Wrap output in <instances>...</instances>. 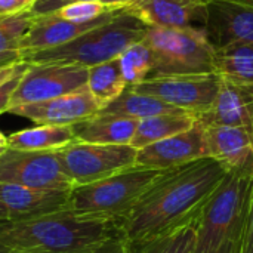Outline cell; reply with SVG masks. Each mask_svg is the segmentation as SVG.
Instances as JSON below:
<instances>
[{
    "instance_id": "obj_1",
    "label": "cell",
    "mask_w": 253,
    "mask_h": 253,
    "mask_svg": "<svg viewBox=\"0 0 253 253\" xmlns=\"http://www.w3.org/2000/svg\"><path fill=\"white\" fill-rule=\"evenodd\" d=\"M225 175L211 157L165 170L120 221V237L132 246L199 218Z\"/></svg>"
},
{
    "instance_id": "obj_2",
    "label": "cell",
    "mask_w": 253,
    "mask_h": 253,
    "mask_svg": "<svg viewBox=\"0 0 253 253\" xmlns=\"http://www.w3.org/2000/svg\"><path fill=\"white\" fill-rule=\"evenodd\" d=\"M116 236H120L116 222L82 218L68 209L0 222V242L21 253H93Z\"/></svg>"
},
{
    "instance_id": "obj_3",
    "label": "cell",
    "mask_w": 253,
    "mask_h": 253,
    "mask_svg": "<svg viewBox=\"0 0 253 253\" xmlns=\"http://www.w3.org/2000/svg\"><path fill=\"white\" fill-rule=\"evenodd\" d=\"M148 25L132 13L120 12L107 24L95 27L80 37L52 49L21 52L28 64H77L86 68L119 58L129 46L144 40Z\"/></svg>"
},
{
    "instance_id": "obj_4",
    "label": "cell",
    "mask_w": 253,
    "mask_h": 253,
    "mask_svg": "<svg viewBox=\"0 0 253 253\" xmlns=\"http://www.w3.org/2000/svg\"><path fill=\"white\" fill-rule=\"evenodd\" d=\"M163 172L132 166L105 179L73 187L68 211L82 218L110 221L119 225Z\"/></svg>"
},
{
    "instance_id": "obj_5",
    "label": "cell",
    "mask_w": 253,
    "mask_h": 253,
    "mask_svg": "<svg viewBox=\"0 0 253 253\" xmlns=\"http://www.w3.org/2000/svg\"><path fill=\"white\" fill-rule=\"evenodd\" d=\"M144 43L153 59L148 79L213 73L215 47L203 28L148 27Z\"/></svg>"
},
{
    "instance_id": "obj_6",
    "label": "cell",
    "mask_w": 253,
    "mask_h": 253,
    "mask_svg": "<svg viewBox=\"0 0 253 253\" xmlns=\"http://www.w3.org/2000/svg\"><path fill=\"white\" fill-rule=\"evenodd\" d=\"M253 172H230L208 200L197 219L194 253H216L245 222Z\"/></svg>"
},
{
    "instance_id": "obj_7",
    "label": "cell",
    "mask_w": 253,
    "mask_h": 253,
    "mask_svg": "<svg viewBox=\"0 0 253 253\" xmlns=\"http://www.w3.org/2000/svg\"><path fill=\"white\" fill-rule=\"evenodd\" d=\"M73 187L92 184L136 166L138 150L130 145H101L74 141L58 150Z\"/></svg>"
},
{
    "instance_id": "obj_8",
    "label": "cell",
    "mask_w": 253,
    "mask_h": 253,
    "mask_svg": "<svg viewBox=\"0 0 253 253\" xmlns=\"http://www.w3.org/2000/svg\"><path fill=\"white\" fill-rule=\"evenodd\" d=\"M0 184L39 190H71L58 151H22L6 148L0 156Z\"/></svg>"
},
{
    "instance_id": "obj_9",
    "label": "cell",
    "mask_w": 253,
    "mask_h": 253,
    "mask_svg": "<svg viewBox=\"0 0 253 253\" xmlns=\"http://www.w3.org/2000/svg\"><path fill=\"white\" fill-rule=\"evenodd\" d=\"M132 89L199 117L213 105L221 89V79L215 73L156 77L147 79Z\"/></svg>"
},
{
    "instance_id": "obj_10",
    "label": "cell",
    "mask_w": 253,
    "mask_h": 253,
    "mask_svg": "<svg viewBox=\"0 0 253 253\" xmlns=\"http://www.w3.org/2000/svg\"><path fill=\"white\" fill-rule=\"evenodd\" d=\"M87 71L89 68L77 64H30L10 99L9 110L79 90L87 86Z\"/></svg>"
},
{
    "instance_id": "obj_11",
    "label": "cell",
    "mask_w": 253,
    "mask_h": 253,
    "mask_svg": "<svg viewBox=\"0 0 253 253\" xmlns=\"http://www.w3.org/2000/svg\"><path fill=\"white\" fill-rule=\"evenodd\" d=\"M101 111V107L89 92L87 86L71 93L10 108L7 113L28 119L37 125L74 126Z\"/></svg>"
},
{
    "instance_id": "obj_12",
    "label": "cell",
    "mask_w": 253,
    "mask_h": 253,
    "mask_svg": "<svg viewBox=\"0 0 253 253\" xmlns=\"http://www.w3.org/2000/svg\"><path fill=\"white\" fill-rule=\"evenodd\" d=\"M203 30L212 46L253 44V6L239 0H209Z\"/></svg>"
},
{
    "instance_id": "obj_13",
    "label": "cell",
    "mask_w": 253,
    "mask_h": 253,
    "mask_svg": "<svg viewBox=\"0 0 253 253\" xmlns=\"http://www.w3.org/2000/svg\"><path fill=\"white\" fill-rule=\"evenodd\" d=\"M209 157L200 122L178 135L138 150L136 166L169 170L187 163Z\"/></svg>"
},
{
    "instance_id": "obj_14",
    "label": "cell",
    "mask_w": 253,
    "mask_h": 253,
    "mask_svg": "<svg viewBox=\"0 0 253 253\" xmlns=\"http://www.w3.org/2000/svg\"><path fill=\"white\" fill-rule=\"evenodd\" d=\"M208 156L227 173L253 172V132L239 126L202 125Z\"/></svg>"
},
{
    "instance_id": "obj_15",
    "label": "cell",
    "mask_w": 253,
    "mask_h": 253,
    "mask_svg": "<svg viewBox=\"0 0 253 253\" xmlns=\"http://www.w3.org/2000/svg\"><path fill=\"white\" fill-rule=\"evenodd\" d=\"M209 0H136L123 7L148 27L203 28Z\"/></svg>"
},
{
    "instance_id": "obj_16",
    "label": "cell",
    "mask_w": 253,
    "mask_h": 253,
    "mask_svg": "<svg viewBox=\"0 0 253 253\" xmlns=\"http://www.w3.org/2000/svg\"><path fill=\"white\" fill-rule=\"evenodd\" d=\"M71 190H39L15 184H0V200L7 221L39 218L68 209Z\"/></svg>"
},
{
    "instance_id": "obj_17",
    "label": "cell",
    "mask_w": 253,
    "mask_h": 253,
    "mask_svg": "<svg viewBox=\"0 0 253 253\" xmlns=\"http://www.w3.org/2000/svg\"><path fill=\"white\" fill-rule=\"evenodd\" d=\"M119 12L120 9H113L104 13L102 16L87 22L65 21L62 18H58L55 13L44 15V16H34L33 25L28 30L27 36L24 37L19 52H37V50L62 46L80 37L86 31L110 22Z\"/></svg>"
},
{
    "instance_id": "obj_18",
    "label": "cell",
    "mask_w": 253,
    "mask_h": 253,
    "mask_svg": "<svg viewBox=\"0 0 253 253\" xmlns=\"http://www.w3.org/2000/svg\"><path fill=\"white\" fill-rule=\"evenodd\" d=\"M136 119L98 113L73 126L76 141L101 145H130L138 127Z\"/></svg>"
},
{
    "instance_id": "obj_19",
    "label": "cell",
    "mask_w": 253,
    "mask_h": 253,
    "mask_svg": "<svg viewBox=\"0 0 253 253\" xmlns=\"http://www.w3.org/2000/svg\"><path fill=\"white\" fill-rule=\"evenodd\" d=\"M76 141L73 126L37 125L7 136V148L22 151H58Z\"/></svg>"
},
{
    "instance_id": "obj_20",
    "label": "cell",
    "mask_w": 253,
    "mask_h": 253,
    "mask_svg": "<svg viewBox=\"0 0 253 253\" xmlns=\"http://www.w3.org/2000/svg\"><path fill=\"white\" fill-rule=\"evenodd\" d=\"M213 73L225 82L253 86V44L230 43L215 49Z\"/></svg>"
},
{
    "instance_id": "obj_21",
    "label": "cell",
    "mask_w": 253,
    "mask_h": 253,
    "mask_svg": "<svg viewBox=\"0 0 253 253\" xmlns=\"http://www.w3.org/2000/svg\"><path fill=\"white\" fill-rule=\"evenodd\" d=\"M197 119L188 113H169L147 117L138 122L130 147L141 150L181 132L191 129Z\"/></svg>"
},
{
    "instance_id": "obj_22",
    "label": "cell",
    "mask_w": 253,
    "mask_h": 253,
    "mask_svg": "<svg viewBox=\"0 0 253 253\" xmlns=\"http://www.w3.org/2000/svg\"><path fill=\"white\" fill-rule=\"evenodd\" d=\"M101 113L142 120V119L159 116V114L185 113V111L178 110L176 107L169 105L156 96L136 92L132 87H126V90L117 99H114L110 105H107L104 110H101Z\"/></svg>"
},
{
    "instance_id": "obj_23",
    "label": "cell",
    "mask_w": 253,
    "mask_h": 253,
    "mask_svg": "<svg viewBox=\"0 0 253 253\" xmlns=\"http://www.w3.org/2000/svg\"><path fill=\"white\" fill-rule=\"evenodd\" d=\"M126 87L127 84L123 77L119 58L93 65L87 71V89L101 110L117 99Z\"/></svg>"
},
{
    "instance_id": "obj_24",
    "label": "cell",
    "mask_w": 253,
    "mask_h": 253,
    "mask_svg": "<svg viewBox=\"0 0 253 253\" xmlns=\"http://www.w3.org/2000/svg\"><path fill=\"white\" fill-rule=\"evenodd\" d=\"M200 216V215H199ZM197 219H193L147 242L129 246L130 253H194L197 242Z\"/></svg>"
},
{
    "instance_id": "obj_25",
    "label": "cell",
    "mask_w": 253,
    "mask_h": 253,
    "mask_svg": "<svg viewBox=\"0 0 253 253\" xmlns=\"http://www.w3.org/2000/svg\"><path fill=\"white\" fill-rule=\"evenodd\" d=\"M119 62L127 87L136 86L147 80L153 67L151 52L144 40L129 46L119 56Z\"/></svg>"
},
{
    "instance_id": "obj_26",
    "label": "cell",
    "mask_w": 253,
    "mask_h": 253,
    "mask_svg": "<svg viewBox=\"0 0 253 253\" xmlns=\"http://www.w3.org/2000/svg\"><path fill=\"white\" fill-rule=\"evenodd\" d=\"M34 16L30 12L0 18V52L19 50L24 37L31 28Z\"/></svg>"
},
{
    "instance_id": "obj_27",
    "label": "cell",
    "mask_w": 253,
    "mask_h": 253,
    "mask_svg": "<svg viewBox=\"0 0 253 253\" xmlns=\"http://www.w3.org/2000/svg\"><path fill=\"white\" fill-rule=\"evenodd\" d=\"M116 7H111L105 4L104 1H76L70 3L59 10L55 12L58 18H62L65 21H73V22H87L93 21L104 13L113 10Z\"/></svg>"
},
{
    "instance_id": "obj_28",
    "label": "cell",
    "mask_w": 253,
    "mask_h": 253,
    "mask_svg": "<svg viewBox=\"0 0 253 253\" xmlns=\"http://www.w3.org/2000/svg\"><path fill=\"white\" fill-rule=\"evenodd\" d=\"M28 67H30V64L24 61L21 68L9 80H6L3 84H0V114L9 111L10 99H12V96H13V93H15V90H16L19 82H21V79L24 77L25 71L28 70Z\"/></svg>"
},
{
    "instance_id": "obj_29",
    "label": "cell",
    "mask_w": 253,
    "mask_h": 253,
    "mask_svg": "<svg viewBox=\"0 0 253 253\" xmlns=\"http://www.w3.org/2000/svg\"><path fill=\"white\" fill-rule=\"evenodd\" d=\"M237 253H253V178L249 188V199L248 208L245 215V225H243V236L240 240V246Z\"/></svg>"
},
{
    "instance_id": "obj_30",
    "label": "cell",
    "mask_w": 253,
    "mask_h": 253,
    "mask_svg": "<svg viewBox=\"0 0 253 253\" xmlns=\"http://www.w3.org/2000/svg\"><path fill=\"white\" fill-rule=\"evenodd\" d=\"M76 1H104V0H37L34 3V6L31 7L30 13L33 16L50 15V13H55L56 10H59L61 7H64L70 3H76Z\"/></svg>"
},
{
    "instance_id": "obj_31",
    "label": "cell",
    "mask_w": 253,
    "mask_h": 253,
    "mask_svg": "<svg viewBox=\"0 0 253 253\" xmlns=\"http://www.w3.org/2000/svg\"><path fill=\"white\" fill-rule=\"evenodd\" d=\"M37 0H0V18L16 16L30 12Z\"/></svg>"
},
{
    "instance_id": "obj_32",
    "label": "cell",
    "mask_w": 253,
    "mask_h": 253,
    "mask_svg": "<svg viewBox=\"0 0 253 253\" xmlns=\"http://www.w3.org/2000/svg\"><path fill=\"white\" fill-rule=\"evenodd\" d=\"M93 253H130V251L126 242L120 236H116L99 246Z\"/></svg>"
},
{
    "instance_id": "obj_33",
    "label": "cell",
    "mask_w": 253,
    "mask_h": 253,
    "mask_svg": "<svg viewBox=\"0 0 253 253\" xmlns=\"http://www.w3.org/2000/svg\"><path fill=\"white\" fill-rule=\"evenodd\" d=\"M243 225H245V222H243ZM243 225H242L231 237H228V239L224 242V245L218 249V252L216 253H237L239 246H240L242 236H243Z\"/></svg>"
},
{
    "instance_id": "obj_34",
    "label": "cell",
    "mask_w": 253,
    "mask_h": 253,
    "mask_svg": "<svg viewBox=\"0 0 253 253\" xmlns=\"http://www.w3.org/2000/svg\"><path fill=\"white\" fill-rule=\"evenodd\" d=\"M22 56L19 50H9V52H0V67L13 65L16 62H21Z\"/></svg>"
},
{
    "instance_id": "obj_35",
    "label": "cell",
    "mask_w": 253,
    "mask_h": 253,
    "mask_svg": "<svg viewBox=\"0 0 253 253\" xmlns=\"http://www.w3.org/2000/svg\"><path fill=\"white\" fill-rule=\"evenodd\" d=\"M22 62L24 61H21V62H16V64H13V65H6V67H0V84H3L6 80H9L19 68H21V65H22Z\"/></svg>"
},
{
    "instance_id": "obj_36",
    "label": "cell",
    "mask_w": 253,
    "mask_h": 253,
    "mask_svg": "<svg viewBox=\"0 0 253 253\" xmlns=\"http://www.w3.org/2000/svg\"><path fill=\"white\" fill-rule=\"evenodd\" d=\"M136 0H104L105 4L111 6V7H116V9H123L132 3H135Z\"/></svg>"
},
{
    "instance_id": "obj_37",
    "label": "cell",
    "mask_w": 253,
    "mask_h": 253,
    "mask_svg": "<svg viewBox=\"0 0 253 253\" xmlns=\"http://www.w3.org/2000/svg\"><path fill=\"white\" fill-rule=\"evenodd\" d=\"M1 221H7V215H6V211H4V206L0 200V222Z\"/></svg>"
},
{
    "instance_id": "obj_38",
    "label": "cell",
    "mask_w": 253,
    "mask_h": 253,
    "mask_svg": "<svg viewBox=\"0 0 253 253\" xmlns=\"http://www.w3.org/2000/svg\"><path fill=\"white\" fill-rule=\"evenodd\" d=\"M0 147L7 148V136L4 133H1V132H0Z\"/></svg>"
},
{
    "instance_id": "obj_39",
    "label": "cell",
    "mask_w": 253,
    "mask_h": 253,
    "mask_svg": "<svg viewBox=\"0 0 253 253\" xmlns=\"http://www.w3.org/2000/svg\"><path fill=\"white\" fill-rule=\"evenodd\" d=\"M10 252H12V251L0 242V253H10Z\"/></svg>"
},
{
    "instance_id": "obj_40",
    "label": "cell",
    "mask_w": 253,
    "mask_h": 253,
    "mask_svg": "<svg viewBox=\"0 0 253 253\" xmlns=\"http://www.w3.org/2000/svg\"><path fill=\"white\" fill-rule=\"evenodd\" d=\"M239 1H243V3H246V4H251V6H253V0H239Z\"/></svg>"
},
{
    "instance_id": "obj_41",
    "label": "cell",
    "mask_w": 253,
    "mask_h": 253,
    "mask_svg": "<svg viewBox=\"0 0 253 253\" xmlns=\"http://www.w3.org/2000/svg\"><path fill=\"white\" fill-rule=\"evenodd\" d=\"M4 150H6V148H1V147H0V156H1L3 153H4Z\"/></svg>"
},
{
    "instance_id": "obj_42",
    "label": "cell",
    "mask_w": 253,
    "mask_h": 253,
    "mask_svg": "<svg viewBox=\"0 0 253 253\" xmlns=\"http://www.w3.org/2000/svg\"><path fill=\"white\" fill-rule=\"evenodd\" d=\"M10 253H21V252H15V251H12V252Z\"/></svg>"
}]
</instances>
